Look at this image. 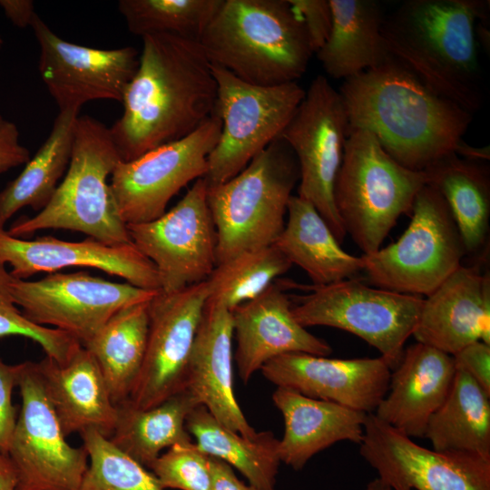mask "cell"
<instances>
[{"label": "cell", "instance_id": "46", "mask_svg": "<svg viewBox=\"0 0 490 490\" xmlns=\"http://www.w3.org/2000/svg\"><path fill=\"white\" fill-rule=\"evenodd\" d=\"M16 469L8 455L0 452V490H16Z\"/></svg>", "mask_w": 490, "mask_h": 490}, {"label": "cell", "instance_id": "29", "mask_svg": "<svg viewBox=\"0 0 490 490\" xmlns=\"http://www.w3.org/2000/svg\"><path fill=\"white\" fill-rule=\"evenodd\" d=\"M426 183L446 200L461 234L466 254H477L486 244L490 221V169L454 152L424 171Z\"/></svg>", "mask_w": 490, "mask_h": 490}, {"label": "cell", "instance_id": "13", "mask_svg": "<svg viewBox=\"0 0 490 490\" xmlns=\"http://www.w3.org/2000/svg\"><path fill=\"white\" fill-rule=\"evenodd\" d=\"M10 289L30 321L64 331L82 346L115 313L149 301L159 291L109 281L86 271L53 272L38 280L12 277Z\"/></svg>", "mask_w": 490, "mask_h": 490}, {"label": "cell", "instance_id": "2", "mask_svg": "<svg viewBox=\"0 0 490 490\" xmlns=\"http://www.w3.org/2000/svg\"><path fill=\"white\" fill-rule=\"evenodd\" d=\"M338 93L348 130L370 132L389 156L413 171L454 152L473 120L393 56L345 79Z\"/></svg>", "mask_w": 490, "mask_h": 490}, {"label": "cell", "instance_id": "32", "mask_svg": "<svg viewBox=\"0 0 490 490\" xmlns=\"http://www.w3.org/2000/svg\"><path fill=\"white\" fill-rule=\"evenodd\" d=\"M433 449L490 459V395L456 369L450 390L431 416L425 436Z\"/></svg>", "mask_w": 490, "mask_h": 490}, {"label": "cell", "instance_id": "15", "mask_svg": "<svg viewBox=\"0 0 490 490\" xmlns=\"http://www.w3.org/2000/svg\"><path fill=\"white\" fill-rule=\"evenodd\" d=\"M207 189L205 179L200 178L161 217L126 224L132 243L153 263L162 292L203 282L216 266V231Z\"/></svg>", "mask_w": 490, "mask_h": 490}, {"label": "cell", "instance_id": "37", "mask_svg": "<svg viewBox=\"0 0 490 490\" xmlns=\"http://www.w3.org/2000/svg\"><path fill=\"white\" fill-rule=\"evenodd\" d=\"M90 460L78 490H165L146 467L95 430L81 434Z\"/></svg>", "mask_w": 490, "mask_h": 490}, {"label": "cell", "instance_id": "14", "mask_svg": "<svg viewBox=\"0 0 490 490\" xmlns=\"http://www.w3.org/2000/svg\"><path fill=\"white\" fill-rule=\"evenodd\" d=\"M16 387L22 405L7 454L16 469V490H78L88 454L66 441L36 362L18 364Z\"/></svg>", "mask_w": 490, "mask_h": 490}, {"label": "cell", "instance_id": "25", "mask_svg": "<svg viewBox=\"0 0 490 490\" xmlns=\"http://www.w3.org/2000/svg\"><path fill=\"white\" fill-rule=\"evenodd\" d=\"M36 363L64 436L95 430L109 438L118 407L93 355L81 346L64 364L48 357Z\"/></svg>", "mask_w": 490, "mask_h": 490}, {"label": "cell", "instance_id": "50", "mask_svg": "<svg viewBox=\"0 0 490 490\" xmlns=\"http://www.w3.org/2000/svg\"><path fill=\"white\" fill-rule=\"evenodd\" d=\"M2 44H3V39H2V37L0 36V48H1Z\"/></svg>", "mask_w": 490, "mask_h": 490}, {"label": "cell", "instance_id": "9", "mask_svg": "<svg viewBox=\"0 0 490 490\" xmlns=\"http://www.w3.org/2000/svg\"><path fill=\"white\" fill-rule=\"evenodd\" d=\"M306 287L309 293L294 297L297 303L291 309L301 326L352 333L375 348L391 370L397 367L418 322L424 298L372 288L355 278Z\"/></svg>", "mask_w": 490, "mask_h": 490}, {"label": "cell", "instance_id": "47", "mask_svg": "<svg viewBox=\"0 0 490 490\" xmlns=\"http://www.w3.org/2000/svg\"><path fill=\"white\" fill-rule=\"evenodd\" d=\"M454 152L464 159L472 161L488 162L490 159V147L488 145L475 147L466 143L463 139L456 143Z\"/></svg>", "mask_w": 490, "mask_h": 490}, {"label": "cell", "instance_id": "12", "mask_svg": "<svg viewBox=\"0 0 490 490\" xmlns=\"http://www.w3.org/2000/svg\"><path fill=\"white\" fill-rule=\"evenodd\" d=\"M221 120L214 111L197 130L140 157L120 161L110 177V189L125 224L161 217L171 199L193 180L203 178L208 157L216 146Z\"/></svg>", "mask_w": 490, "mask_h": 490}, {"label": "cell", "instance_id": "39", "mask_svg": "<svg viewBox=\"0 0 490 490\" xmlns=\"http://www.w3.org/2000/svg\"><path fill=\"white\" fill-rule=\"evenodd\" d=\"M149 469L163 489L211 490L209 456L193 441L169 447Z\"/></svg>", "mask_w": 490, "mask_h": 490}, {"label": "cell", "instance_id": "26", "mask_svg": "<svg viewBox=\"0 0 490 490\" xmlns=\"http://www.w3.org/2000/svg\"><path fill=\"white\" fill-rule=\"evenodd\" d=\"M272 400L284 419L280 462L299 471L318 452L349 441L360 445L368 414L277 387Z\"/></svg>", "mask_w": 490, "mask_h": 490}, {"label": "cell", "instance_id": "23", "mask_svg": "<svg viewBox=\"0 0 490 490\" xmlns=\"http://www.w3.org/2000/svg\"><path fill=\"white\" fill-rule=\"evenodd\" d=\"M232 313L222 307L204 306L189 358L184 389L217 421L245 437L258 432L248 423L234 395Z\"/></svg>", "mask_w": 490, "mask_h": 490}, {"label": "cell", "instance_id": "10", "mask_svg": "<svg viewBox=\"0 0 490 490\" xmlns=\"http://www.w3.org/2000/svg\"><path fill=\"white\" fill-rule=\"evenodd\" d=\"M211 69L218 85L215 112L222 125L203 177L209 186L236 176L277 139L306 93L297 82L260 86L218 65L211 64Z\"/></svg>", "mask_w": 490, "mask_h": 490}, {"label": "cell", "instance_id": "44", "mask_svg": "<svg viewBox=\"0 0 490 490\" xmlns=\"http://www.w3.org/2000/svg\"><path fill=\"white\" fill-rule=\"evenodd\" d=\"M211 490H258L246 485L236 476L232 467L226 462L210 456Z\"/></svg>", "mask_w": 490, "mask_h": 490}, {"label": "cell", "instance_id": "43", "mask_svg": "<svg viewBox=\"0 0 490 490\" xmlns=\"http://www.w3.org/2000/svg\"><path fill=\"white\" fill-rule=\"evenodd\" d=\"M29 150L22 144L17 125L0 114V173L25 164Z\"/></svg>", "mask_w": 490, "mask_h": 490}, {"label": "cell", "instance_id": "6", "mask_svg": "<svg viewBox=\"0 0 490 490\" xmlns=\"http://www.w3.org/2000/svg\"><path fill=\"white\" fill-rule=\"evenodd\" d=\"M299 167L289 145L275 139L229 181L208 185L216 231V265L247 250L272 245L285 226Z\"/></svg>", "mask_w": 490, "mask_h": 490}, {"label": "cell", "instance_id": "16", "mask_svg": "<svg viewBox=\"0 0 490 490\" xmlns=\"http://www.w3.org/2000/svg\"><path fill=\"white\" fill-rule=\"evenodd\" d=\"M361 456L392 490H490V459L422 446L368 414Z\"/></svg>", "mask_w": 490, "mask_h": 490}, {"label": "cell", "instance_id": "38", "mask_svg": "<svg viewBox=\"0 0 490 490\" xmlns=\"http://www.w3.org/2000/svg\"><path fill=\"white\" fill-rule=\"evenodd\" d=\"M12 276L0 262V338L21 336L39 344L46 357L59 364L65 363L82 344L56 328L30 321L16 306L10 289Z\"/></svg>", "mask_w": 490, "mask_h": 490}, {"label": "cell", "instance_id": "5", "mask_svg": "<svg viewBox=\"0 0 490 490\" xmlns=\"http://www.w3.org/2000/svg\"><path fill=\"white\" fill-rule=\"evenodd\" d=\"M120 161L109 127L79 116L69 166L51 201L34 217L14 222L7 233L22 238L42 230H67L109 245L131 243L108 182Z\"/></svg>", "mask_w": 490, "mask_h": 490}, {"label": "cell", "instance_id": "7", "mask_svg": "<svg viewBox=\"0 0 490 490\" xmlns=\"http://www.w3.org/2000/svg\"><path fill=\"white\" fill-rule=\"evenodd\" d=\"M425 184L423 171L399 164L370 132L348 131L333 197L347 234L363 254L380 249L398 218L410 215Z\"/></svg>", "mask_w": 490, "mask_h": 490}, {"label": "cell", "instance_id": "20", "mask_svg": "<svg viewBox=\"0 0 490 490\" xmlns=\"http://www.w3.org/2000/svg\"><path fill=\"white\" fill-rule=\"evenodd\" d=\"M0 262L11 266V276L20 279L68 267H88L144 289L161 290L153 263L132 242L109 245L90 237L81 241L53 236L24 240L0 228Z\"/></svg>", "mask_w": 490, "mask_h": 490}, {"label": "cell", "instance_id": "36", "mask_svg": "<svg viewBox=\"0 0 490 490\" xmlns=\"http://www.w3.org/2000/svg\"><path fill=\"white\" fill-rule=\"evenodd\" d=\"M221 0H120L128 30L143 37L165 34L198 41Z\"/></svg>", "mask_w": 490, "mask_h": 490}, {"label": "cell", "instance_id": "45", "mask_svg": "<svg viewBox=\"0 0 490 490\" xmlns=\"http://www.w3.org/2000/svg\"><path fill=\"white\" fill-rule=\"evenodd\" d=\"M0 7L10 22L18 28L31 27L37 15L32 0H0Z\"/></svg>", "mask_w": 490, "mask_h": 490}, {"label": "cell", "instance_id": "11", "mask_svg": "<svg viewBox=\"0 0 490 490\" xmlns=\"http://www.w3.org/2000/svg\"><path fill=\"white\" fill-rule=\"evenodd\" d=\"M348 131V115L338 91L325 76L318 75L279 136L292 149L299 163L298 196L316 208L340 244L347 232L333 190Z\"/></svg>", "mask_w": 490, "mask_h": 490}, {"label": "cell", "instance_id": "42", "mask_svg": "<svg viewBox=\"0 0 490 490\" xmlns=\"http://www.w3.org/2000/svg\"><path fill=\"white\" fill-rule=\"evenodd\" d=\"M456 369L468 374L488 395H490V345L475 341L454 356Z\"/></svg>", "mask_w": 490, "mask_h": 490}, {"label": "cell", "instance_id": "28", "mask_svg": "<svg viewBox=\"0 0 490 490\" xmlns=\"http://www.w3.org/2000/svg\"><path fill=\"white\" fill-rule=\"evenodd\" d=\"M287 213L284 229L273 244L292 265H298L308 274L312 285L336 283L363 271L362 258L341 248L310 202L292 195Z\"/></svg>", "mask_w": 490, "mask_h": 490}, {"label": "cell", "instance_id": "33", "mask_svg": "<svg viewBox=\"0 0 490 490\" xmlns=\"http://www.w3.org/2000/svg\"><path fill=\"white\" fill-rule=\"evenodd\" d=\"M149 302L121 309L83 345L97 362L117 407L128 400L142 366Z\"/></svg>", "mask_w": 490, "mask_h": 490}, {"label": "cell", "instance_id": "24", "mask_svg": "<svg viewBox=\"0 0 490 490\" xmlns=\"http://www.w3.org/2000/svg\"><path fill=\"white\" fill-rule=\"evenodd\" d=\"M455 373L453 356L419 342L412 344L391 370L387 391L373 414L411 438L424 437Z\"/></svg>", "mask_w": 490, "mask_h": 490}, {"label": "cell", "instance_id": "30", "mask_svg": "<svg viewBox=\"0 0 490 490\" xmlns=\"http://www.w3.org/2000/svg\"><path fill=\"white\" fill-rule=\"evenodd\" d=\"M199 405L186 389L146 409L125 401L118 406L116 425L109 439L149 469L163 449L192 441L185 423L189 413Z\"/></svg>", "mask_w": 490, "mask_h": 490}, {"label": "cell", "instance_id": "49", "mask_svg": "<svg viewBox=\"0 0 490 490\" xmlns=\"http://www.w3.org/2000/svg\"><path fill=\"white\" fill-rule=\"evenodd\" d=\"M365 490H392L385 482L378 477L369 482Z\"/></svg>", "mask_w": 490, "mask_h": 490}, {"label": "cell", "instance_id": "4", "mask_svg": "<svg viewBox=\"0 0 490 490\" xmlns=\"http://www.w3.org/2000/svg\"><path fill=\"white\" fill-rule=\"evenodd\" d=\"M199 43L211 64L260 86L296 82L314 54L289 0H221Z\"/></svg>", "mask_w": 490, "mask_h": 490}, {"label": "cell", "instance_id": "8", "mask_svg": "<svg viewBox=\"0 0 490 490\" xmlns=\"http://www.w3.org/2000/svg\"><path fill=\"white\" fill-rule=\"evenodd\" d=\"M410 215L396 242L361 256L363 272L377 288L428 297L462 265L466 251L450 209L434 186L421 188Z\"/></svg>", "mask_w": 490, "mask_h": 490}, {"label": "cell", "instance_id": "19", "mask_svg": "<svg viewBox=\"0 0 490 490\" xmlns=\"http://www.w3.org/2000/svg\"><path fill=\"white\" fill-rule=\"evenodd\" d=\"M260 370L277 387L366 414L374 413L385 397L391 373L381 357L329 358L306 353L280 355Z\"/></svg>", "mask_w": 490, "mask_h": 490}, {"label": "cell", "instance_id": "22", "mask_svg": "<svg viewBox=\"0 0 490 490\" xmlns=\"http://www.w3.org/2000/svg\"><path fill=\"white\" fill-rule=\"evenodd\" d=\"M412 336L451 356L475 341L490 345L489 271L461 265L424 299Z\"/></svg>", "mask_w": 490, "mask_h": 490}, {"label": "cell", "instance_id": "1", "mask_svg": "<svg viewBox=\"0 0 490 490\" xmlns=\"http://www.w3.org/2000/svg\"><path fill=\"white\" fill-rule=\"evenodd\" d=\"M142 40L122 113L109 127L122 162L188 136L213 114L217 102L211 64L198 41L165 34Z\"/></svg>", "mask_w": 490, "mask_h": 490}, {"label": "cell", "instance_id": "31", "mask_svg": "<svg viewBox=\"0 0 490 490\" xmlns=\"http://www.w3.org/2000/svg\"><path fill=\"white\" fill-rule=\"evenodd\" d=\"M78 109L59 111L51 132L24 168L0 191V228L18 211H42L51 201L71 160Z\"/></svg>", "mask_w": 490, "mask_h": 490}, {"label": "cell", "instance_id": "41", "mask_svg": "<svg viewBox=\"0 0 490 490\" xmlns=\"http://www.w3.org/2000/svg\"><path fill=\"white\" fill-rule=\"evenodd\" d=\"M17 377L18 364L8 365L0 359V452L6 455L17 421L16 407L12 402Z\"/></svg>", "mask_w": 490, "mask_h": 490}, {"label": "cell", "instance_id": "34", "mask_svg": "<svg viewBox=\"0 0 490 490\" xmlns=\"http://www.w3.org/2000/svg\"><path fill=\"white\" fill-rule=\"evenodd\" d=\"M185 426L203 453L235 467L258 490H275L281 462L279 440L271 432L245 437L222 426L201 405L189 413Z\"/></svg>", "mask_w": 490, "mask_h": 490}, {"label": "cell", "instance_id": "40", "mask_svg": "<svg viewBox=\"0 0 490 490\" xmlns=\"http://www.w3.org/2000/svg\"><path fill=\"white\" fill-rule=\"evenodd\" d=\"M302 22L311 49L316 54L328 40L332 27L329 0H289Z\"/></svg>", "mask_w": 490, "mask_h": 490}, {"label": "cell", "instance_id": "17", "mask_svg": "<svg viewBox=\"0 0 490 490\" xmlns=\"http://www.w3.org/2000/svg\"><path fill=\"white\" fill-rule=\"evenodd\" d=\"M31 28L39 46L38 70L59 111L92 101L122 103L139 65L132 46L99 49L59 37L37 15Z\"/></svg>", "mask_w": 490, "mask_h": 490}, {"label": "cell", "instance_id": "3", "mask_svg": "<svg viewBox=\"0 0 490 490\" xmlns=\"http://www.w3.org/2000/svg\"><path fill=\"white\" fill-rule=\"evenodd\" d=\"M477 20H489V1L407 0L385 17L381 34L393 57L473 114L484 101Z\"/></svg>", "mask_w": 490, "mask_h": 490}, {"label": "cell", "instance_id": "18", "mask_svg": "<svg viewBox=\"0 0 490 490\" xmlns=\"http://www.w3.org/2000/svg\"><path fill=\"white\" fill-rule=\"evenodd\" d=\"M206 299L203 281L174 292L159 290L150 300L145 355L127 400L132 407L146 409L184 389Z\"/></svg>", "mask_w": 490, "mask_h": 490}, {"label": "cell", "instance_id": "48", "mask_svg": "<svg viewBox=\"0 0 490 490\" xmlns=\"http://www.w3.org/2000/svg\"><path fill=\"white\" fill-rule=\"evenodd\" d=\"M478 35L481 44L485 48H489V30L487 29L488 21H479Z\"/></svg>", "mask_w": 490, "mask_h": 490}, {"label": "cell", "instance_id": "35", "mask_svg": "<svg viewBox=\"0 0 490 490\" xmlns=\"http://www.w3.org/2000/svg\"><path fill=\"white\" fill-rule=\"evenodd\" d=\"M292 264L274 245L243 251L217 264L205 280V306L236 307L261 294Z\"/></svg>", "mask_w": 490, "mask_h": 490}, {"label": "cell", "instance_id": "27", "mask_svg": "<svg viewBox=\"0 0 490 490\" xmlns=\"http://www.w3.org/2000/svg\"><path fill=\"white\" fill-rule=\"evenodd\" d=\"M332 27L316 53L325 72L347 79L379 66L392 55L381 34L385 19L375 0H329Z\"/></svg>", "mask_w": 490, "mask_h": 490}, {"label": "cell", "instance_id": "21", "mask_svg": "<svg viewBox=\"0 0 490 490\" xmlns=\"http://www.w3.org/2000/svg\"><path fill=\"white\" fill-rule=\"evenodd\" d=\"M291 309L284 287L273 282L258 297L231 311L237 341L234 358L243 383L268 361L283 354H331L329 344L301 326Z\"/></svg>", "mask_w": 490, "mask_h": 490}]
</instances>
